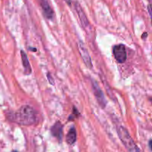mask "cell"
Instances as JSON below:
<instances>
[{
    "mask_svg": "<svg viewBox=\"0 0 152 152\" xmlns=\"http://www.w3.org/2000/svg\"><path fill=\"white\" fill-rule=\"evenodd\" d=\"M8 117L10 121L22 126H31L37 120L35 111L29 105H22L16 112L10 113Z\"/></svg>",
    "mask_w": 152,
    "mask_h": 152,
    "instance_id": "cell-1",
    "label": "cell"
},
{
    "mask_svg": "<svg viewBox=\"0 0 152 152\" xmlns=\"http://www.w3.org/2000/svg\"><path fill=\"white\" fill-rule=\"evenodd\" d=\"M117 132L120 140L127 148L128 151L129 152H141L126 128L122 126H119L117 129Z\"/></svg>",
    "mask_w": 152,
    "mask_h": 152,
    "instance_id": "cell-2",
    "label": "cell"
},
{
    "mask_svg": "<svg viewBox=\"0 0 152 152\" xmlns=\"http://www.w3.org/2000/svg\"><path fill=\"white\" fill-rule=\"evenodd\" d=\"M113 53L116 60L120 63H124L127 59V53L124 45L119 44L114 46L113 48Z\"/></svg>",
    "mask_w": 152,
    "mask_h": 152,
    "instance_id": "cell-3",
    "label": "cell"
},
{
    "mask_svg": "<svg viewBox=\"0 0 152 152\" xmlns=\"http://www.w3.org/2000/svg\"><path fill=\"white\" fill-rule=\"evenodd\" d=\"M92 89H93V91L94 93V96L95 97H96L99 105H100L102 108H105L107 102L106 100H105L104 94L103 92L102 91V90L100 89V88L99 87L97 83L95 81H92Z\"/></svg>",
    "mask_w": 152,
    "mask_h": 152,
    "instance_id": "cell-4",
    "label": "cell"
},
{
    "mask_svg": "<svg viewBox=\"0 0 152 152\" xmlns=\"http://www.w3.org/2000/svg\"><path fill=\"white\" fill-rule=\"evenodd\" d=\"M78 48H79V50H80V55H81L82 58H83V61H84L86 65L88 68L91 69V68H93V65H92L91 56H90V54H89V53H88V51L86 47L85 46V45L83 44V42H81V41L79 42Z\"/></svg>",
    "mask_w": 152,
    "mask_h": 152,
    "instance_id": "cell-5",
    "label": "cell"
},
{
    "mask_svg": "<svg viewBox=\"0 0 152 152\" xmlns=\"http://www.w3.org/2000/svg\"><path fill=\"white\" fill-rule=\"evenodd\" d=\"M75 9L77 12V14H78L79 18H80V22H81L82 25L84 28H88L89 26V21L88 19L87 16H86V13L83 11V8L81 7V6L80 5L78 2L75 3Z\"/></svg>",
    "mask_w": 152,
    "mask_h": 152,
    "instance_id": "cell-6",
    "label": "cell"
},
{
    "mask_svg": "<svg viewBox=\"0 0 152 152\" xmlns=\"http://www.w3.org/2000/svg\"><path fill=\"white\" fill-rule=\"evenodd\" d=\"M40 5H41L44 14L48 19H51L53 17V11L50 7V4L48 0H39Z\"/></svg>",
    "mask_w": 152,
    "mask_h": 152,
    "instance_id": "cell-7",
    "label": "cell"
},
{
    "mask_svg": "<svg viewBox=\"0 0 152 152\" xmlns=\"http://www.w3.org/2000/svg\"><path fill=\"white\" fill-rule=\"evenodd\" d=\"M52 135L55 137L57 138L59 141L60 142L62 138V125L61 124L60 122H56L51 128Z\"/></svg>",
    "mask_w": 152,
    "mask_h": 152,
    "instance_id": "cell-8",
    "label": "cell"
},
{
    "mask_svg": "<svg viewBox=\"0 0 152 152\" xmlns=\"http://www.w3.org/2000/svg\"><path fill=\"white\" fill-rule=\"evenodd\" d=\"M21 57H22V64H23V67L25 68V74H30L31 73V67L30 65L29 60L28 59V56L27 54L25 53V52L24 50H21L20 51Z\"/></svg>",
    "mask_w": 152,
    "mask_h": 152,
    "instance_id": "cell-9",
    "label": "cell"
},
{
    "mask_svg": "<svg viewBox=\"0 0 152 152\" xmlns=\"http://www.w3.org/2000/svg\"><path fill=\"white\" fill-rule=\"evenodd\" d=\"M77 140V132L74 128H71L66 136V142L69 145H73Z\"/></svg>",
    "mask_w": 152,
    "mask_h": 152,
    "instance_id": "cell-10",
    "label": "cell"
},
{
    "mask_svg": "<svg viewBox=\"0 0 152 152\" xmlns=\"http://www.w3.org/2000/svg\"><path fill=\"white\" fill-rule=\"evenodd\" d=\"M48 80H49V81H50V84H52V85L54 84V83H53V82H54V80H53V77H52L51 76H50L49 74H48Z\"/></svg>",
    "mask_w": 152,
    "mask_h": 152,
    "instance_id": "cell-11",
    "label": "cell"
},
{
    "mask_svg": "<svg viewBox=\"0 0 152 152\" xmlns=\"http://www.w3.org/2000/svg\"><path fill=\"white\" fill-rule=\"evenodd\" d=\"M65 2H66L67 4H68L69 6L71 5V0H65Z\"/></svg>",
    "mask_w": 152,
    "mask_h": 152,
    "instance_id": "cell-12",
    "label": "cell"
},
{
    "mask_svg": "<svg viewBox=\"0 0 152 152\" xmlns=\"http://www.w3.org/2000/svg\"><path fill=\"white\" fill-rule=\"evenodd\" d=\"M148 11H149L150 15H151V7H150V5H148Z\"/></svg>",
    "mask_w": 152,
    "mask_h": 152,
    "instance_id": "cell-13",
    "label": "cell"
},
{
    "mask_svg": "<svg viewBox=\"0 0 152 152\" xmlns=\"http://www.w3.org/2000/svg\"><path fill=\"white\" fill-rule=\"evenodd\" d=\"M149 148L150 150H151V140L149 141Z\"/></svg>",
    "mask_w": 152,
    "mask_h": 152,
    "instance_id": "cell-14",
    "label": "cell"
},
{
    "mask_svg": "<svg viewBox=\"0 0 152 152\" xmlns=\"http://www.w3.org/2000/svg\"><path fill=\"white\" fill-rule=\"evenodd\" d=\"M30 50H33V51H36V50H37V49H35V48H30Z\"/></svg>",
    "mask_w": 152,
    "mask_h": 152,
    "instance_id": "cell-15",
    "label": "cell"
},
{
    "mask_svg": "<svg viewBox=\"0 0 152 152\" xmlns=\"http://www.w3.org/2000/svg\"><path fill=\"white\" fill-rule=\"evenodd\" d=\"M12 152H18V151H12Z\"/></svg>",
    "mask_w": 152,
    "mask_h": 152,
    "instance_id": "cell-16",
    "label": "cell"
}]
</instances>
